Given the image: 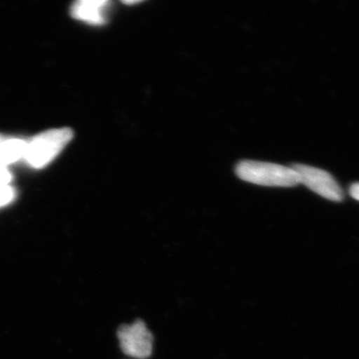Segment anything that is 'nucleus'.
<instances>
[{"label": "nucleus", "mask_w": 359, "mask_h": 359, "mask_svg": "<svg viewBox=\"0 0 359 359\" xmlns=\"http://www.w3.org/2000/svg\"><path fill=\"white\" fill-rule=\"evenodd\" d=\"M236 174L243 181L259 186L292 188L299 184V176L292 167L273 163L242 161L236 167Z\"/></svg>", "instance_id": "obj_1"}, {"label": "nucleus", "mask_w": 359, "mask_h": 359, "mask_svg": "<svg viewBox=\"0 0 359 359\" xmlns=\"http://www.w3.org/2000/svg\"><path fill=\"white\" fill-rule=\"evenodd\" d=\"M72 137L73 132L68 128L44 132L27 144L25 158L32 167H44L60 153Z\"/></svg>", "instance_id": "obj_2"}, {"label": "nucleus", "mask_w": 359, "mask_h": 359, "mask_svg": "<svg viewBox=\"0 0 359 359\" xmlns=\"http://www.w3.org/2000/svg\"><path fill=\"white\" fill-rule=\"evenodd\" d=\"M292 168L299 176V184H304L309 190L332 202L344 201V191L332 174L320 168L304 164H294Z\"/></svg>", "instance_id": "obj_3"}, {"label": "nucleus", "mask_w": 359, "mask_h": 359, "mask_svg": "<svg viewBox=\"0 0 359 359\" xmlns=\"http://www.w3.org/2000/svg\"><path fill=\"white\" fill-rule=\"evenodd\" d=\"M123 353L130 358L146 359L153 351V335L142 320L132 325H122L118 332Z\"/></svg>", "instance_id": "obj_4"}, {"label": "nucleus", "mask_w": 359, "mask_h": 359, "mask_svg": "<svg viewBox=\"0 0 359 359\" xmlns=\"http://www.w3.org/2000/svg\"><path fill=\"white\" fill-rule=\"evenodd\" d=\"M109 4L110 2L105 0H82L73 4L71 13L77 20L93 25H103L105 22V11Z\"/></svg>", "instance_id": "obj_5"}, {"label": "nucleus", "mask_w": 359, "mask_h": 359, "mask_svg": "<svg viewBox=\"0 0 359 359\" xmlns=\"http://www.w3.org/2000/svg\"><path fill=\"white\" fill-rule=\"evenodd\" d=\"M27 143L18 139L0 141V169L25 157Z\"/></svg>", "instance_id": "obj_6"}, {"label": "nucleus", "mask_w": 359, "mask_h": 359, "mask_svg": "<svg viewBox=\"0 0 359 359\" xmlns=\"http://www.w3.org/2000/svg\"><path fill=\"white\" fill-rule=\"evenodd\" d=\"M349 194L356 201H359V183H354L349 188Z\"/></svg>", "instance_id": "obj_7"}, {"label": "nucleus", "mask_w": 359, "mask_h": 359, "mask_svg": "<svg viewBox=\"0 0 359 359\" xmlns=\"http://www.w3.org/2000/svg\"><path fill=\"white\" fill-rule=\"evenodd\" d=\"M139 1H124L125 4H138Z\"/></svg>", "instance_id": "obj_8"}, {"label": "nucleus", "mask_w": 359, "mask_h": 359, "mask_svg": "<svg viewBox=\"0 0 359 359\" xmlns=\"http://www.w3.org/2000/svg\"><path fill=\"white\" fill-rule=\"evenodd\" d=\"M1 140H2V138H1V136H0V141H1Z\"/></svg>", "instance_id": "obj_9"}]
</instances>
